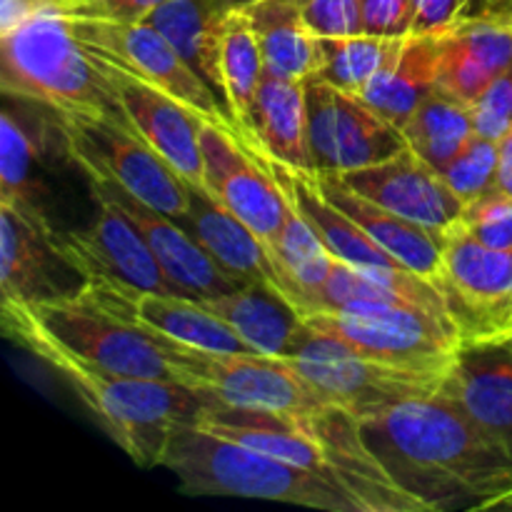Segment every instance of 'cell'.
I'll use <instances>...</instances> for the list:
<instances>
[{"label": "cell", "instance_id": "cell-6", "mask_svg": "<svg viewBox=\"0 0 512 512\" xmlns=\"http://www.w3.org/2000/svg\"><path fill=\"white\" fill-rule=\"evenodd\" d=\"M145 330V328H143ZM153 335L168 358L173 380L188 385L205 403L313 415L335 408L288 360L260 353H213Z\"/></svg>", "mask_w": 512, "mask_h": 512}, {"label": "cell", "instance_id": "cell-23", "mask_svg": "<svg viewBox=\"0 0 512 512\" xmlns=\"http://www.w3.org/2000/svg\"><path fill=\"white\" fill-rule=\"evenodd\" d=\"M313 175L325 198L338 205L343 213H348L385 253L393 255L400 265H405L413 273L428 278L438 288L445 233L430 230L425 225L403 218V215L380 208L373 200L363 198L353 188H348L335 173Z\"/></svg>", "mask_w": 512, "mask_h": 512}, {"label": "cell", "instance_id": "cell-15", "mask_svg": "<svg viewBox=\"0 0 512 512\" xmlns=\"http://www.w3.org/2000/svg\"><path fill=\"white\" fill-rule=\"evenodd\" d=\"M93 198L98 203L93 223L58 238L60 253L83 275L85 283L183 295L165 275L163 265L158 263L150 245L130 223L128 215L103 195L93 193Z\"/></svg>", "mask_w": 512, "mask_h": 512}, {"label": "cell", "instance_id": "cell-3", "mask_svg": "<svg viewBox=\"0 0 512 512\" xmlns=\"http://www.w3.org/2000/svg\"><path fill=\"white\" fill-rule=\"evenodd\" d=\"M5 335L53 370L100 428L140 468L163 463L173 430L198 420L205 400L188 385L163 378H135L98 368L50 340L18 305L0 303Z\"/></svg>", "mask_w": 512, "mask_h": 512}, {"label": "cell", "instance_id": "cell-12", "mask_svg": "<svg viewBox=\"0 0 512 512\" xmlns=\"http://www.w3.org/2000/svg\"><path fill=\"white\" fill-rule=\"evenodd\" d=\"M303 320L310 330L340 340L355 353L408 368L448 370L460 348L453 325L413 305L323 310Z\"/></svg>", "mask_w": 512, "mask_h": 512}, {"label": "cell", "instance_id": "cell-41", "mask_svg": "<svg viewBox=\"0 0 512 512\" xmlns=\"http://www.w3.org/2000/svg\"><path fill=\"white\" fill-rule=\"evenodd\" d=\"M463 18L512 23V0H468L463 13H460V20Z\"/></svg>", "mask_w": 512, "mask_h": 512}, {"label": "cell", "instance_id": "cell-26", "mask_svg": "<svg viewBox=\"0 0 512 512\" xmlns=\"http://www.w3.org/2000/svg\"><path fill=\"white\" fill-rule=\"evenodd\" d=\"M438 70L440 35H405L360 98L403 130L420 103L438 90Z\"/></svg>", "mask_w": 512, "mask_h": 512}, {"label": "cell", "instance_id": "cell-18", "mask_svg": "<svg viewBox=\"0 0 512 512\" xmlns=\"http://www.w3.org/2000/svg\"><path fill=\"white\" fill-rule=\"evenodd\" d=\"M440 393L512 463V335L460 345Z\"/></svg>", "mask_w": 512, "mask_h": 512}, {"label": "cell", "instance_id": "cell-14", "mask_svg": "<svg viewBox=\"0 0 512 512\" xmlns=\"http://www.w3.org/2000/svg\"><path fill=\"white\" fill-rule=\"evenodd\" d=\"M200 145L208 193L233 210L263 240L270 255L283 230L288 198L270 173L265 155L250 150L235 130L210 120H203Z\"/></svg>", "mask_w": 512, "mask_h": 512}, {"label": "cell", "instance_id": "cell-29", "mask_svg": "<svg viewBox=\"0 0 512 512\" xmlns=\"http://www.w3.org/2000/svg\"><path fill=\"white\" fill-rule=\"evenodd\" d=\"M220 38H223V80L225 100L233 113L235 125L243 135L245 145L255 153H263L258 133H255V103H258L260 85L265 80V60L260 40L253 23L240 5L223 10L220 20Z\"/></svg>", "mask_w": 512, "mask_h": 512}, {"label": "cell", "instance_id": "cell-4", "mask_svg": "<svg viewBox=\"0 0 512 512\" xmlns=\"http://www.w3.org/2000/svg\"><path fill=\"white\" fill-rule=\"evenodd\" d=\"M0 85L10 98L43 105L60 118L125 123L108 70L58 10H33L0 30Z\"/></svg>", "mask_w": 512, "mask_h": 512}, {"label": "cell", "instance_id": "cell-21", "mask_svg": "<svg viewBox=\"0 0 512 512\" xmlns=\"http://www.w3.org/2000/svg\"><path fill=\"white\" fill-rule=\"evenodd\" d=\"M83 293L128 323L175 343L213 350V353H255L230 325H225L195 298L95 283L85 285Z\"/></svg>", "mask_w": 512, "mask_h": 512}, {"label": "cell", "instance_id": "cell-31", "mask_svg": "<svg viewBox=\"0 0 512 512\" xmlns=\"http://www.w3.org/2000/svg\"><path fill=\"white\" fill-rule=\"evenodd\" d=\"M40 150L38 133L28 120L5 108L0 115V203L15 205L30 218L53 225L43 205L48 190L38 178Z\"/></svg>", "mask_w": 512, "mask_h": 512}, {"label": "cell", "instance_id": "cell-7", "mask_svg": "<svg viewBox=\"0 0 512 512\" xmlns=\"http://www.w3.org/2000/svg\"><path fill=\"white\" fill-rule=\"evenodd\" d=\"M283 360H288L325 400L358 420L408 400L440 393L448 373V370L383 363L355 353L340 340L310 328H305L300 343Z\"/></svg>", "mask_w": 512, "mask_h": 512}, {"label": "cell", "instance_id": "cell-13", "mask_svg": "<svg viewBox=\"0 0 512 512\" xmlns=\"http://www.w3.org/2000/svg\"><path fill=\"white\" fill-rule=\"evenodd\" d=\"M308 115L315 173L370 168L408 148L403 130L373 105L318 75L308 80Z\"/></svg>", "mask_w": 512, "mask_h": 512}, {"label": "cell", "instance_id": "cell-9", "mask_svg": "<svg viewBox=\"0 0 512 512\" xmlns=\"http://www.w3.org/2000/svg\"><path fill=\"white\" fill-rule=\"evenodd\" d=\"M8 305H18L60 348L98 368L135 378L173 380V370L158 340L140 325L128 323L118 313L90 300L83 290L45 303Z\"/></svg>", "mask_w": 512, "mask_h": 512}, {"label": "cell", "instance_id": "cell-44", "mask_svg": "<svg viewBox=\"0 0 512 512\" xmlns=\"http://www.w3.org/2000/svg\"><path fill=\"white\" fill-rule=\"evenodd\" d=\"M485 510H512V485L508 490H505L503 495H498L493 503H488V508H485Z\"/></svg>", "mask_w": 512, "mask_h": 512}, {"label": "cell", "instance_id": "cell-27", "mask_svg": "<svg viewBox=\"0 0 512 512\" xmlns=\"http://www.w3.org/2000/svg\"><path fill=\"white\" fill-rule=\"evenodd\" d=\"M255 133L265 158L303 173H315L310 153L308 80L278 78L265 73L255 103Z\"/></svg>", "mask_w": 512, "mask_h": 512}, {"label": "cell", "instance_id": "cell-32", "mask_svg": "<svg viewBox=\"0 0 512 512\" xmlns=\"http://www.w3.org/2000/svg\"><path fill=\"white\" fill-rule=\"evenodd\" d=\"M403 135L413 153H418L430 168L443 173L458 158L460 150L478 135L473 105L435 90L410 115L403 125Z\"/></svg>", "mask_w": 512, "mask_h": 512}, {"label": "cell", "instance_id": "cell-5", "mask_svg": "<svg viewBox=\"0 0 512 512\" xmlns=\"http://www.w3.org/2000/svg\"><path fill=\"white\" fill-rule=\"evenodd\" d=\"M160 465L178 478L188 495H230L328 512H358L353 500L318 475L213 433L195 420L173 430Z\"/></svg>", "mask_w": 512, "mask_h": 512}, {"label": "cell", "instance_id": "cell-45", "mask_svg": "<svg viewBox=\"0 0 512 512\" xmlns=\"http://www.w3.org/2000/svg\"><path fill=\"white\" fill-rule=\"evenodd\" d=\"M240 3H248V0H235V5H240Z\"/></svg>", "mask_w": 512, "mask_h": 512}, {"label": "cell", "instance_id": "cell-42", "mask_svg": "<svg viewBox=\"0 0 512 512\" xmlns=\"http://www.w3.org/2000/svg\"><path fill=\"white\" fill-rule=\"evenodd\" d=\"M70 3L73 0H3V28L0 30L15 25L33 10H60Z\"/></svg>", "mask_w": 512, "mask_h": 512}, {"label": "cell", "instance_id": "cell-33", "mask_svg": "<svg viewBox=\"0 0 512 512\" xmlns=\"http://www.w3.org/2000/svg\"><path fill=\"white\" fill-rule=\"evenodd\" d=\"M403 38H380V35L358 33L343 38H320V70L318 78L348 93L360 95L370 80L388 65Z\"/></svg>", "mask_w": 512, "mask_h": 512}, {"label": "cell", "instance_id": "cell-24", "mask_svg": "<svg viewBox=\"0 0 512 512\" xmlns=\"http://www.w3.org/2000/svg\"><path fill=\"white\" fill-rule=\"evenodd\" d=\"M180 225L240 285L268 283L278 290V275L263 240L213 193L193 188V203Z\"/></svg>", "mask_w": 512, "mask_h": 512}, {"label": "cell", "instance_id": "cell-11", "mask_svg": "<svg viewBox=\"0 0 512 512\" xmlns=\"http://www.w3.org/2000/svg\"><path fill=\"white\" fill-rule=\"evenodd\" d=\"M438 290L460 345L512 335V250L488 248L460 223L445 230Z\"/></svg>", "mask_w": 512, "mask_h": 512}, {"label": "cell", "instance_id": "cell-16", "mask_svg": "<svg viewBox=\"0 0 512 512\" xmlns=\"http://www.w3.org/2000/svg\"><path fill=\"white\" fill-rule=\"evenodd\" d=\"M53 225L0 203V293L3 303H45L78 295L85 278L65 260Z\"/></svg>", "mask_w": 512, "mask_h": 512}, {"label": "cell", "instance_id": "cell-43", "mask_svg": "<svg viewBox=\"0 0 512 512\" xmlns=\"http://www.w3.org/2000/svg\"><path fill=\"white\" fill-rule=\"evenodd\" d=\"M500 160H498V190L512 198V133L505 135L498 143Z\"/></svg>", "mask_w": 512, "mask_h": 512}, {"label": "cell", "instance_id": "cell-10", "mask_svg": "<svg viewBox=\"0 0 512 512\" xmlns=\"http://www.w3.org/2000/svg\"><path fill=\"white\" fill-rule=\"evenodd\" d=\"M65 20L75 38L110 68L173 95L200 118L225 125L240 135L223 100L208 88L203 78H198V73L180 58L178 50L158 28L145 20L143 23H113V20L73 18V15H65Z\"/></svg>", "mask_w": 512, "mask_h": 512}, {"label": "cell", "instance_id": "cell-46", "mask_svg": "<svg viewBox=\"0 0 512 512\" xmlns=\"http://www.w3.org/2000/svg\"><path fill=\"white\" fill-rule=\"evenodd\" d=\"M465 3H468V0H465ZM463 8H465V5H463Z\"/></svg>", "mask_w": 512, "mask_h": 512}, {"label": "cell", "instance_id": "cell-38", "mask_svg": "<svg viewBox=\"0 0 512 512\" xmlns=\"http://www.w3.org/2000/svg\"><path fill=\"white\" fill-rule=\"evenodd\" d=\"M363 33L405 38L413 28V0H360Z\"/></svg>", "mask_w": 512, "mask_h": 512}, {"label": "cell", "instance_id": "cell-22", "mask_svg": "<svg viewBox=\"0 0 512 512\" xmlns=\"http://www.w3.org/2000/svg\"><path fill=\"white\" fill-rule=\"evenodd\" d=\"M512 65V23L463 18L440 33L438 90L473 105Z\"/></svg>", "mask_w": 512, "mask_h": 512}, {"label": "cell", "instance_id": "cell-20", "mask_svg": "<svg viewBox=\"0 0 512 512\" xmlns=\"http://www.w3.org/2000/svg\"><path fill=\"white\" fill-rule=\"evenodd\" d=\"M90 190L95 195H103L110 203L118 205L130 223L138 228L145 243L150 245L158 263L163 265L165 275L173 280L175 288L183 295L195 300L215 298V295L233 293L240 288L235 278H230L213 258L208 250L178 223V220L168 218V215L158 213L150 205L140 203L135 195L128 190L118 188L115 183L105 178H88Z\"/></svg>", "mask_w": 512, "mask_h": 512}, {"label": "cell", "instance_id": "cell-2", "mask_svg": "<svg viewBox=\"0 0 512 512\" xmlns=\"http://www.w3.org/2000/svg\"><path fill=\"white\" fill-rule=\"evenodd\" d=\"M195 423L318 475L353 500L358 512H428L390 478L363 440L358 418L343 408L285 415L208 403Z\"/></svg>", "mask_w": 512, "mask_h": 512}, {"label": "cell", "instance_id": "cell-37", "mask_svg": "<svg viewBox=\"0 0 512 512\" xmlns=\"http://www.w3.org/2000/svg\"><path fill=\"white\" fill-rule=\"evenodd\" d=\"M473 120L478 135L495 140V143L512 133V65L475 100Z\"/></svg>", "mask_w": 512, "mask_h": 512}, {"label": "cell", "instance_id": "cell-39", "mask_svg": "<svg viewBox=\"0 0 512 512\" xmlns=\"http://www.w3.org/2000/svg\"><path fill=\"white\" fill-rule=\"evenodd\" d=\"M163 3L165 0H73L58 13L73 15V18L113 20V23H143Z\"/></svg>", "mask_w": 512, "mask_h": 512}, {"label": "cell", "instance_id": "cell-28", "mask_svg": "<svg viewBox=\"0 0 512 512\" xmlns=\"http://www.w3.org/2000/svg\"><path fill=\"white\" fill-rule=\"evenodd\" d=\"M253 23L268 75L310 80L320 70V38L305 25L300 0H248L240 3Z\"/></svg>", "mask_w": 512, "mask_h": 512}, {"label": "cell", "instance_id": "cell-35", "mask_svg": "<svg viewBox=\"0 0 512 512\" xmlns=\"http://www.w3.org/2000/svg\"><path fill=\"white\" fill-rule=\"evenodd\" d=\"M460 225L495 250H512V198L500 190L465 205Z\"/></svg>", "mask_w": 512, "mask_h": 512}, {"label": "cell", "instance_id": "cell-1", "mask_svg": "<svg viewBox=\"0 0 512 512\" xmlns=\"http://www.w3.org/2000/svg\"><path fill=\"white\" fill-rule=\"evenodd\" d=\"M390 478L428 512L485 510L512 485L508 455L435 393L358 420Z\"/></svg>", "mask_w": 512, "mask_h": 512}, {"label": "cell", "instance_id": "cell-34", "mask_svg": "<svg viewBox=\"0 0 512 512\" xmlns=\"http://www.w3.org/2000/svg\"><path fill=\"white\" fill-rule=\"evenodd\" d=\"M498 160V143L483 138V135H475L440 175L450 185V190L468 205L498 190Z\"/></svg>", "mask_w": 512, "mask_h": 512}, {"label": "cell", "instance_id": "cell-17", "mask_svg": "<svg viewBox=\"0 0 512 512\" xmlns=\"http://www.w3.org/2000/svg\"><path fill=\"white\" fill-rule=\"evenodd\" d=\"M100 60V58H98ZM108 70L115 100L123 113L125 123L143 138L148 148H153L180 178L198 190H208L205 178V158L200 145V128L203 120L198 113L185 108L180 100L138 78Z\"/></svg>", "mask_w": 512, "mask_h": 512}, {"label": "cell", "instance_id": "cell-19", "mask_svg": "<svg viewBox=\"0 0 512 512\" xmlns=\"http://www.w3.org/2000/svg\"><path fill=\"white\" fill-rule=\"evenodd\" d=\"M348 188L373 200L380 208L398 213L430 230L455 228L463 218L465 203L450 190L443 175L430 168L410 148L370 168L335 173Z\"/></svg>", "mask_w": 512, "mask_h": 512}, {"label": "cell", "instance_id": "cell-30", "mask_svg": "<svg viewBox=\"0 0 512 512\" xmlns=\"http://www.w3.org/2000/svg\"><path fill=\"white\" fill-rule=\"evenodd\" d=\"M223 10H210L205 0H165L158 10H153L145 18V23L158 28L168 38V43L180 53V58L198 73V78L208 83V88L228 108L223 80V50H220L223 48V38H220Z\"/></svg>", "mask_w": 512, "mask_h": 512}, {"label": "cell", "instance_id": "cell-40", "mask_svg": "<svg viewBox=\"0 0 512 512\" xmlns=\"http://www.w3.org/2000/svg\"><path fill=\"white\" fill-rule=\"evenodd\" d=\"M465 0H413L410 35H440L453 28L463 13Z\"/></svg>", "mask_w": 512, "mask_h": 512}, {"label": "cell", "instance_id": "cell-8", "mask_svg": "<svg viewBox=\"0 0 512 512\" xmlns=\"http://www.w3.org/2000/svg\"><path fill=\"white\" fill-rule=\"evenodd\" d=\"M58 133L65 153L85 178H105L128 190L140 203L173 220H183L193 203V185L185 183L128 123L98 118H60Z\"/></svg>", "mask_w": 512, "mask_h": 512}, {"label": "cell", "instance_id": "cell-25", "mask_svg": "<svg viewBox=\"0 0 512 512\" xmlns=\"http://www.w3.org/2000/svg\"><path fill=\"white\" fill-rule=\"evenodd\" d=\"M200 303L235 330L255 353L288 358L305 333V320L288 300L268 283H248L238 290Z\"/></svg>", "mask_w": 512, "mask_h": 512}, {"label": "cell", "instance_id": "cell-36", "mask_svg": "<svg viewBox=\"0 0 512 512\" xmlns=\"http://www.w3.org/2000/svg\"><path fill=\"white\" fill-rule=\"evenodd\" d=\"M305 25L318 38H343L363 33L360 0H300Z\"/></svg>", "mask_w": 512, "mask_h": 512}]
</instances>
